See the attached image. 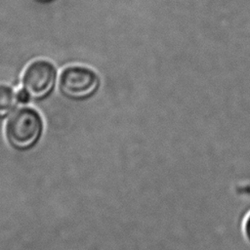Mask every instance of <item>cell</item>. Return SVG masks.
<instances>
[{
	"mask_svg": "<svg viewBox=\"0 0 250 250\" xmlns=\"http://www.w3.org/2000/svg\"><path fill=\"white\" fill-rule=\"evenodd\" d=\"M44 134V121L40 113L32 107L15 110L4 126V139L13 151L21 154L35 150Z\"/></svg>",
	"mask_w": 250,
	"mask_h": 250,
	"instance_id": "cell-1",
	"label": "cell"
},
{
	"mask_svg": "<svg viewBox=\"0 0 250 250\" xmlns=\"http://www.w3.org/2000/svg\"><path fill=\"white\" fill-rule=\"evenodd\" d=\"M100 84V76L94 69L84 65H69L60 75L59 90L69 100L83 101L93 96Z\"/></svg>",
	"mask_w": 250,
	"mask_h": 250,
	"instance_id": "cell-2",
	"label": "cell"
},
{
	"mask_svg": "<svg viewBox=\"0 0 250 250\" xmlns=\"http://www.w3.org/2000/svg\"><path fill=\"white\" fill-rule=\"evenodd\" d=\"M56 80L57 68L54 63L45 59H38L25 67L21 84L30 99L42 100L53 91Z\"/></svg>",
	"mask_w": 250,
	"mask_h": 250,
	"instance_id": "cell-3",
	"label": "cell"
},
{
	"mask_svg": "<svg viewBox=\"0 0 250 250\" xmlns=\"http://www.w3.org/2000/svg\"><path fill=\"white\" fill-rule=\"evenodd\" d=\"M17 93L6 84H0V119L8 116L18 104Z\"/></svg>",
	"mask_w": 250,
	"mask_h": 250,
	"instance_id": "cell-4",
	"label": "cell"
},
{
	"mask_svg": "<svg viewBox=\"0 0 250 250\" xmlns=\"http://www.w3.org/2000/svg\"><path fill=\"white\" fill-rule=\"evenodd\" d=\"M17 99H18V102H19V103H21V104H26V103L29 102L30 97H29V95L27 94V92L21 88V90H19V91L17 92Z\"/></svg>",
	"mask_w": 250,
	"mask_h": 250,
	"instance_id": "cell-5",
	"label": "cell"
},
{
	"mask_svg": "<svg viewBox=\"0 0 250 250\" xmlns=\"http://www.w3.org/2000/svg\"><path fill=\"white\" fill-rule=\"evenodd\" d=\"M243 229H244V234H245L246 239L250 242V214L247 216V218L244 222Z\"/></svg>",
	"mask_w": 250,
	"mask_h": 250,
	"instance_id": "cell-6",
	"label": "cell"
},
{
	"mask_svg": "<svg viewBox=\"0 0 250 250\" xmlns=\"http://www.w3.org/2000/svg\"><path fill=\"white\" fill-rule=\"evenodd\" d=\"M37 1H50V0H37Z\"/></svg>",
	"mask_w": 250,
	"mask_h": 250,
	"instance_id": "cell-7",
	"label": "cell"
}]
</instances>
